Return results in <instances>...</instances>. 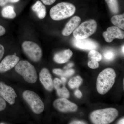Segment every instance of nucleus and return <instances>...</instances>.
<instances>
[{
	"instance_id": "nucleus-1",
	"label": "nucleus",
	"mask_w": 124,
	"mask_h": 124,
	"mask_svg": "<svg viewBox=\"0 0 124 124\" xmlns=\"http://www.w3.org/2000/svg\"><path fill=\"white\" fill-rule=\"evenodd\" d=\"M116 75L114 69L107 68L99 75L97 80V89L100 94H105L112 87L115 81Z\"/></svg>"
},
{
	"instance_id": "nucleus-2",
	"label": "nucleus",
	"mask_w": 124,
	"mask_h": 124,
	"mask_svg": "<svg viewBox=\"0 0 124 124\" xmlns=\"http://www.w3.org/2000/svg\"><path fill=\"white\" fill-rule=\"evenodd\" d=\"M118 116L116 108H108L94 111L91 113L90 118L93 124H108L114 121Z\"/></svg>"
},
{
	"instance_id": "nucleus-3",
	"label": "nucleus",
	"mask_w": 124,
	"mask_h": 124,
	"mask_svg": "<svg viewBox=\"0 0 124 124\" xmlns=\"http://www.w3.org/2000/svg\"><path fill=\"white\" fill-rule=\"evenodd\" d=\"M76 10L75 6L71 3L60 2L51 8L50 15L53 20H63L73 15Z\"/></svg>"
},
{
	"instance_id": "nucleus-4",
	"label": "nucleus",
	"mask_w": 124,
	"mask_h": 124,
	"mask_svg": "<svg viewBox=\"0 0 124 124\" xmlns=\"http://www.w3.org/2000/svg\"><path fill=\"white\" fill-rule=\"evenodd\" d=\"M15 70L28 83L34 84L36 82L38 76L35 68L26 60L19 62L15 66Z\"/></svg>"
},
{
	"instance_id": "nucleus-5",
	"label": "nucleus",
	"mask_w": 124,
	"mask_h": 124,
	"mask_svg": "<svg viewBox=\"0 0 124 124\" xmlns=\"http://www.w3.org/2000/svg\"><path fill=\"white\" fill-rule=\"evenodd\" d=\"M97 28V24L95 20H87L78 26L73 31V35L77 39L88 38L95 32Z\"/></svg>"
},
{
	"instance_id": "nucleus-6",
	"label": "nucleus",
	"mask_w": 124,
	"mask_h": 124,
	"mask_svg": "<svg viewBox=\"0 0 124 124\" xmlns=\"http://www.w3.org/2000/svg\"><path fill=\"white\" fill-rule=\"evenodd\" d=\"M23 97L34 113L39 114L43 111L44 104L37 94L33 91L27 90L23 93Z\"/></svg>"
},
{
	"instance_id": "nucleus-7",
	"label": "nucleus",
	"mask_w": 124,
	"mask_h": 124,
	"mask_svg": "<svg viewBox=\"0 0 124 124\" xmlns=\"http://www.w3.org/2000/svg\"><path fill=\"white\" fill-rule=\"evenodd\" d=\"M23 50L25 54L33 62H39L42 56L41 49L38 44L29 41H24L22 45Z\"/></svg>"
},
{
	"instance_id": "nucleus-8",
	"label": "nucleus",
	"mask_w": 124,
	"mask_h": 124,
	"mask_svg": "<svg viewBox=\"0 0 124 124\" xmlns=\"http://www.w3.org/2000/svg\"><path fill=\"white\" fill-rule=\"evenodd\" d=\"M54 107L59 111L63 112H73L77 110L78 106L65 98L55 100L54 102Z\"/></svg>"
},
{
	"instance_id": "nucleus-9",
	"label": "nucleus",
	"mask_w": 124,
	"mask_h": 124,
	"mask_svg": "<svg viewBox=\"0 0 124 124\" xmlns=\"http://www.w3.org/2000/svg\"><path fill=\"white\" fill-rule=\"evenodd\" d=\"M0 96L11 105L15 103L16 98L17 97L12 87L2 82H0Z\"/></svg>"
},
{
	"instance_id": "nucleus-10",
	"label": "nucleus",
	"mask_w": 124,
	"mask_h": 124,
	"mask_svg": "<svg viewBox=\"0 0 124 124\" xmlns=\"http://www.w3.org/2000/svg\"><path fill=\"white\" fill-rule=\"evenodd\" d=\"M73 44L74 46L77 48L85 50L97 49L99 47L97 42L88 38L83 39L75 38L73 40Z\"/></svg>"
},
{
	"instance_id": "nucleus-11",
	"label": "nucleus",
	"mask_w": 124,
	"mask_h": 124,
	"mask_svg": "<svg viewBox=\"0 0 124 124\" xmlns=\"http://www.w3.org/2000/svg\"><path fill=\"white\" fill-rule=\"evenodd\" d=\"M19 60V58L16 54L7 55L0 63V73H4L13 68Z\"/></svg>"
},
{
	"instance_id": "nucleus-12",
	"label": "nucleus",
	"mask_w": 124,
	"mask_h": 124,
	"mask_svg": "<svg viewBox=\"0 0 124 124\" xmlns=\"http://www.w3.org/2000/svg\"><path fill=\"white\" fill-rule=\"evenodd\" d=\"M103 36L106 42H111L115 38L124 39V32L118 27H110L107 29L106 31L103 32Z\"/></svg>"
},
{
	"instance_id": "nucleus-13",
	"label": "nucleus",
	"mask_w": 124,
	"mask_h": 124,
	"mask_svg": "<svg viewBox=\"0 0 124 124\" xmlns=\"http://www.w3.org/2000/svg\"><path fill=\"white\" fill-rule=\"evenodd\" d=\"M39 80L45 88L49 91H51L54 88L53 81L49 70L43 68L39 73Z\"/></svg>"
},
{
	"instance_id": "nucleus-14",
	"label": "nucleus",
	"mask_w": 124,
	"mask_h": 124,
	"mask_svg": "<svg viewBox=\"0 0 124 124\" xmlns=\"http://www.w3.org/2000/svg\"><path fill=\"white\" fill-rule=\"evenodd\" d=\"M81 21V19L79 16H75L71 18L62 31V35L64 36L70 35L78 26Z\"/></svg>"
},
{
	"instance_id": "nucleus-15",
	"label": "nucleus",
	"mask_w": 124,
	"mask_h": 124,
	"mask_svg": "<svg viewBox=\"0 0 124 124\" xmlns=\"http://www.w3.org/2000/svg\"><path fill=\"white\" fill-rule=\"evenodd\" d=\"M54 87L57 91L58 95L62 98L69 97L70 93L68 90L65 87L64 83L58 78H55L53 81Z\"/></svg>"
},
{
	"instance_id": "nucleus-16",
	"label": "nucleus",
	"mask_w": 124,
	"mask_h": 124,
	"mask_svg": "<svg viewBox=\"0 0 124 124\" xmlns=\"http://www.w3.org/2000/svg\"><path fill=\"white\" fill-rule=\"evenodd\" d=\"M73 55V53L70 49L59 52L55 54L54 57V62L57 63L62 64L68 62Z\"/></svg>"
},
{
	"instance_id": "nucleus-17",
	"label": "nucleus",
	"mask_w": 124,
	"mask_h": 124,
	"mask_svg": "<svg viewBox=\"0 0 124 124\" xmlns=\"http://www.w3.org/2000/svg\"><path fill=\"white\" fill-rule=\"evenodd\" d=\"M32 9L35 12L38 17L42 19L46 16V8L40 1H37L32 7Z\"/></svg>"
},
{
	"instance_id": "nucleus-18",
	"label": "nucleus",
	"mask_w": 124,
	"mask_h": 124,
	"mask_svg": "<svg viewBox=\"0 0 124 124\" xmlns=\"http://www.w3.org/2000/svg\"><path fill=\"white\" fill-rule=\"evenodd\" d=\"M2 17L8 19L14 18L16 16V13L13 7L8 6L4 7L1 11Z\"/></svg>"
},
{
	"instance_id": "nucleus-19",
	"label": "nucleus",
	"mask_w": 124,
	"mask_h": 124,
	"mask_svg": "<svg viewBox=\"0 0 124 124\" xmlns=\"http://www.w3.org/2000/svg\"><path fill=\"white\" fill-rule=\"evenodd\" d=\"M112 24L119 28L124 29V14L114 16L112 17L111 20Z\"/></svg>"
},
{
	"instance_id": "nucleus-20",
	"label": "nucleus",
	"mask_w": 124,
	"mask_h": 124,
	"mask_svg": "<svg viewBox=\"0 0 124 124\" xmlns=\"http://www.w3.org/2000/svg\"><path fill=\"white\" fill-rule=\"evenodd\" d=\"M110 11L114 14L118 13L119 11V4L117 0H105Z\"/></svg>"
},
{
	"instance_id": "nucleus-21",
	"label": "nucleus",
	"mask_w": 124,
	"mask_h": 124,
	"mask_svg": "<svg viewBox=\"0 0 124 124\" xmlns=\"http://www.w3.org/2000/svg\"><path fill=\"white\" fill-rule=\"evenodd\" d=\"M82 82V78L79 76H77L71 79L68 82V85L71 89L78 88Z\"/></svg>"
},
{
	"instance_id": "nucleus-22",
	"label": "nucleus",
	"mask_w": 124,
	"mask_h": 124,
	"mask_svg": "<svg viewBox=\"0 0 124 124\" xmlns=\"http://www.w3.org/2000/svg\"><path fill=\"white\" fill-rule=\"evenodd\" d=\"M88 56L90 60H93L97 62H100L102 58L101 54L95 50H90Z\"/></svg>"
},
{
	"instance_id": "nucleus-23",
	"label": "nucleus",
	"mask_w": 124,
	"mask_h": 124,
	"mask_svg": "<svg viewBox=\"0 0 124 124\" xmlns=\"http://www.w3.org/2000/svg\"><path fill=\"white\" fill-rule=\"evenodd\" d=\"M115 53L111 50H107L104 52L103 56L104 58L108 61H111L114 59Z\"/></svg>"
},
{
	"instance_id": "nucleus-24",
	"label": "nucleus",
	"mask_w": 124,
	"mask_h": 124,
	"mask_svg": "<svg viewBox=\"0 0 124 124\" xmlns=\"http://www.w3.org/2000/svg\"><path fill=\"white\" fill-rule=\"evenodd\" d=\"M88 66L91 69H95L98 67L99 64L98 62L93 60H90L88 62Z\"/></svg>"
},
{
	"instance_id": "nucleus-25",
	"label": "nucleus",
	"mask_w": 124,
	"mask_h": 124,
	"mask_svg": "<svg viewBox=\"0 0 124 124\" xmlns=\"http://www.w3.org/2000/svg\"><path fill=\"white\" fill-rule=\"evenodd\" d=\"M19 1V0H0V6L4 7L9 2L15 3Z\"/></svg>"
},
{
	"instance_id": "nucleus-26",
	"label": "nucleus",
	"mask_w": 124,
	"mask_h": 124,
	"mask_svg": "<svg viewBox=\"0 0 124 124\" xmlns=\"http://www.w3.org/2000/svg\"><path fill=\"white\" fill-rule=\"evenodd\" d=\"M6 106V103L4 99L0 96V111L4 110Z\"/></svg>"
},
{
	"instance_id": "nucleus-27",
	"label": "nucleus",
	"mask_w": 124,
	"mask_h": 124,
	"mask_svg": "<svg viewBox=\"0 0 124 124\" xmlns=\"http://www.w3.org/2000/svg\"><path fill=\"white\" fill-rule=\"evenodd\" d=\"M75 72V70L73 69H68L65 71H64L63 76L66 77L70 76L72 75Z\"/></svg>"
},
{
	"instance_id": "nucleus-28",
	"label": "nucleus",
	"mask_w": 124,
	"mask_h": 124,
	"mask_svg": "<svg viewBox=\"0 0 124 124\" xmlns=\"http://www.w3.org/2000/svg\"><path fill=\"white\" fill-rule=\"evenodd\" d=\"M53 72L57 75L63 76L64 71L60 69H54L53 70Z\"/></svg>"
},
{
	"instance_id": "nucleus-29",
	"label": "nucleus",
	"mask_w": 124,
	"mask_h": 124,
	"mask_svg": "<svg viewBox=\"0 0 124 124\" xmlns=\"http://www.w3.org/2000/svg\"><path fill=\"white\" fill-rule=\"evenodd\" d=\"M44 4L46 5H50L55 2L56 0H41Z\"/></svg>"
},
{
	"instance_id": "nucleus-30",
	"label": "nucleus",
	"mask_w": 124,
	"mask_h": 124,
	"mask_svg": "<svg viewBox=\"0 0 124 124\" xmlns=\"http://www.w3.org/2000/svg\"><path fill=\"white\" fill-rule=\"evenodd\" d=\"M5 49L2 45L0 44V60L2 58L4 54Z\"/></svg>"
},
{
	"instance_id": "nucleus-31",
	"label": "nucleus",
	"mask_w": 124,
	"mask_h": 124,
	"mask_svg": "<svg viewBox=\"0 0 124 124\" xmlns=\"http://www.w3.org/2000/svg\"><path fill=\"white\" fill-rule=\"evenodd\" d=\"M75 95L78 98H80L82 97V93L79 90H77L75 91Z\"/></svg>"
},
{
	"instance_id": "nucleus-32",
	"label": "nucleus",
	"mask_w": 124,
	"mask_h": 124,
	"mask_svg": "<svg viewBox=\"0 0 124 124\" xmlns=\"http://www.w3.org/2000/svg\"><path fill=\"white\" fill-rule=\"evenodd\" d=\"M6 33V30L4 28L0 25V36H3Z\"/></svg>"
},
{
	"instance_id": "nucleus-33",
	"label": "nucleus",
	"mask_w": 124,
	"mask_h": 124,
	"mask_svg": "<svg viewBox=\"0 0 124 124\" xmlns=\"http://www.w3.org/2000/svg\"><path fill=\"white\" fill-rule=\"evenodd\" d=\"M70 124H85V122L82 121H75L71 122Z\"/></svg>"
},
{
	"instance_id": "nucleus-34",
	"label": "nucleus",
	"mask_w": 124,
	"mask_h": 124,
	"mask_svg": "<svg viewBox=\"0 0 124 124\" xmlns=\"http://www.w3.org/2000/svg\"><path fill=\"white\" fill-rule=\"evenodd\" d=\"M73 64L72 63H69L67 66H66L64 68V69H66V68H69L71 67H73Z\"/></svg>"
},
{
	"instance_id": "nucleus-35",
	"label": "nucleus",
	"mask_w": 124,
	"mask_h": 124,
	"mask_svg": "<svg viewBox=\"0 0 124 124\" xmlns=\"http://www.w3.org/2000/svg\"><path fill=\"white\" fill-rule=\"evenodd\" d=\"M61 80L62 81V82L63 83H64V84H65V83L67 81V80L66 78L63 77H62V78H61Z\"/></svg>"
},
{
	"instance_id": "nucleus-36",
	"label": "nucleus",
	"mask_w": 124,
	"mask_h": 124,
	"mask_svg": "<svg viewBox=\"0 0 124 124\" xmlns=\"http://www.w3.org/2000/svg\"><path fill=\"white\" fill-rule=\"evenodd\" d=\"M124 118H123L122 119L120 120L118 122L117 124H124Z\"/></svg>"
},
{
	"instance_id": "nucleus-37",
	"label": "nucleus",
	"mask_w": 124,
	"mask_h": 124,
	"mask_svg": "<svg viewBox=\"0 0 124 124\" xmlns=\"http://www.w3.org/2000/svg\"><path fill=\"white\" fill-rule=\"evenodd\" d=\"M122 52L123 53H124V46H122Z\"/></svg>"
}]
</instances>
